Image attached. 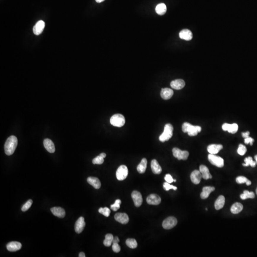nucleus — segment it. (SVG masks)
Here are the masks:
<instances>
[{
  "label": "nucleus",
  "mask_w": 257,
  "mask_h": 257,
  "mask_svg": "<svg viewBox=\"0 0 257 257\" xmlns=\"http://www.w3.org/2000/svg\"><path fill=\"white\" fill-rule=\"evenodd\" d=\"M18 145V140L15 136L9 137L4 144V151L7 155L10 156L12 155Z\"/></svg>",
  "instance_id": "1"
},
{
  "label": "nucleus",
  "mask_w": 257,
  "mask_h": 257,
  "mask_svg": "<svg viewBox=\"0 0 257 257\" xmlns=\"http://www.w3.org/2000/svg\"><path fill=\"white\" fill-rule=\"evenodd\" d=\"M182 130L184 133H188L190 136H194L202 130L199 126H193L188 122H184L182 124Z\"/></svg>",
  "instance_id": "2"
},
{
  "label": "nucleus",
  "mask_w": 257,
  "mask_h": 257,
  "mask_svg": "<svg viewBox=\"0 0 257 257\" xmlns=\"http://www.w3.org/2000/svg\"><path fill=\"white\" fill-rule=\"evenodd\" d=\"M173 125L170 123L166 124L164 127L163 133L159 136V140L162 143L168 141L173 136Z\"/></svg>",
  "instance_id": "3"
},
{
  "label": "nucleus",
  "mask_w": 257,
  "mask_h": 257,
  "mask_svg": "<svg viewBox=\"0 0 257 257\" xmlns=\"http://www.w3.org/2000/svg\"><path fill=\"white\" fill-rule=\"evenodd\" d=\"M110 123L114 126L121 127L124 125L125 119L122 114H116L111 118Z\"/></svg>",
  "instance_id": "4"
},
{
  "label": "nucleus",
  "mask_w": 257,
  "mask_h": 257,
  "mask_svg": "<svg viewBox=\"0 0 257 257\" xmlns=\"http://www.w3.org/2000/svg\"><path fill=\"white\" fill-rule=\"evenodd\" d=\"M128 173V169L126 166L124 165L120 166L116 171V178L119 181H123L127 178Z\"/></svg>",
  "instance_id": "5"
},
{
  "label": "nucleus",
  "mask_w": 257,
  "mask_h": 257,
  "mask_svg": "<svg viewBox=\"0 0 257 257\" xmlns=\"http://www.w3.org/2000/svg\"><path fill=\"white\" fill-rule=\"evenodd\" d=\"M173 155L179 160H186L188 158L189 153L188 151H181L177 148L173 149Z\"/></svg>",
  "instance_id": "6"
},
{
  "label": "nucleus",
  "mask_w": 257,
  "mask_h": 257,
  "mask_svg": "<svg viewBox=\"0 0 257 257\" xmlns=\"http://www.w3.org/2000/svg\"><path fill=\"white\" fill-rule=\"evenodd\" d=\"M208 159L209 162L213 165L216 166L218 168H221L224 167V159L219 156L210 154L208 155Z\"/></svg>",
  "instance_id": "7"
},
{
  "label": "nucleus",
  "mask_w": 257,
  "mask_h": 257,
  "mask_svg": "<svg viewBox=\"0 0 257 257\" xmlns=\"http://www.w3.org/2000/svg\"><path fill=\"white\" fill-rule=\"evenodd\" d=\"M177 222L176 218L174 217H169L163 221L162 227L164 229H171L176 225Z\"/></svg>",
  "instance_id": "8"
},
{
  "label": "nucleus",
  "mask_w": 257,
  "mask_h": 257,
  "mask_svg": "<svg viewBox=\"0 0 257 257\" xmlns=\"http://www.w3.org/2000/svg\"><path fill=\"white\" fill-rule=\"evenodd\" d=\"M132 197L135 206L137 207H140L143 202L141 193L138 191H133L132 193Z\"/></svg>",
  "instance_id": "9"
},
{
  "label": "nucleus",
  "mask_w": 257,
  "mask_h": 257,
  "mask_svg": "<svg viewBox=\"0 0 257 257\" xmlns=\"http://www.w3.org/2000/svg\"><path fill=\"white\" fill-rule=\"evenodd\" d=\"M115 220L118 222L126 224H128L129 221V218L125 213H117L114 216Z\"/></svg>",
  "instance_id": "10"
},
{
  "label": "nucleus",
  "mask_w": 257,
  "mask_h": 257,
  "mask_svg": "<svg viewBox=\"0 0 257 257\" xmlns=\"http://www.w3.org/2000/svg\"><path fill=\"white\" fill-rule=\"evenodd\" d=\"M146 201L150 205H158L161 203V198L158 195L151 194L147 198Z\"/></svg>",
  "instance_id": "11"
},
{
  "label": "nucleus",
  "mask_w": 257,
  "mask_h": 257,
  "mask_svg": "<svg viewBox=\"0 0 257 257\" xmlns=\"http://www.w3.org/2000/svg\"><path fill=\"white\" fill-rule=\"evenodd\" d=\"M85 225L84 218L82 217L79 218L75 223V231L78 234L82 232L84 229Z\"/></svg>",
  "instance_id": "12"
},
{
  "label": "nucleus",
  "mask_w": 257,
  "mask_h": 257,
  "mask_svg": "<svg viewBox=\"0 0 257 257\" xmlns=\"http://www.w3.org/2000/svg\"><path fill=\"white\" fill-rule=\"evenodd\" d=\"M45 26V23L44 21H42V20L38 21L35 24V25L33 27V31L34 34L36 35L41 34L44 29Z\"/></svg>",
  "instance_id": "13"
},
{
  "label": "nucleus",
  "mask_w": 257,
  "mask_h": 257,
  "mask_svg": "<svg viewBox=\"0 0 257 257\" xmlns=\"http://www.w3.org/2000/svg\"><path fill=\"white\" fill-rule=\"evenodd\" d=\"M222 129L224 131H228L229 133L232 134H234L237 132L238 130V125L236 123H233L232 124L228 123H224L222 126Z\"/></svg>",
  "instance_id": "14"
},
{
  "label": "nucleus",
  "mask_w": 257,
  "mask_h": 257,
  "mask_svg": "<svg viewBox=\"0 0 257 257\" xmlns=\"http://www.w3.org/2000/svg\"><path fill=\"white\" fill-rule=\"evenodd\" d=\"M202 175L199 170H195L191 173V179L193 183L198 184L200 182L202 179Z\"/></svg>",
  "instance_id": "15"
},
{
  "label": "nucleus",
  "mask_w": 257,
  "mask_h": 257,
  "mask_svg": "<svg viewBox=\"0 0 257 257\" xmlns=\"http://www.w3.org/2000/svg\"><path fill=\"white\" fill-rule=\"evenodd\" d=\"M180 38L185 41H190L193 38V34L191 31L188 29H184L179 33Z\"/></svg>",
  "instance_id": "16"
},
{
  "label": "nucleus",
  "mask_w": 257,
  "mask_h": 257,
  "mask_svg": "<svg viewBox=\"0 0 257 257\" xmlns=\"http://www.w3.org/2000/svg\"><path fill=\"white\" fill-rule=\"evenodd\" d=\"M44 146L50 153H54L55 151V144L53 141L49 139H45L44 141Z\"/></svg>",
  "instance_id": "17"
},
{
  "label": "nucleus",
  "mask_w": 257,
  "mask_h": 257,
  "mask_svg": "<svg viewBox=\"0 0 257 257\" xmlns=\"http://www.w3.org/2000/svg\"><path fill=\"white\" fill-rule=\"evenodd\" d=\"M185 85V82L183 80L181 79L174 80L170 82L171 87L173 89L177 90L183 88Z\"/></svg>",
  "instance_id": "18"
},
{
  "label": "nucleus",
  "mask_w": 257,
  "mask_h": 257,
  "mask_svg": "<svg viewBox=\"0 0 257 257\" xmlns=\"http://www.w3.org/2000/svg\"><path fill=\"white\" fill-rule=\"evenodd\" d=\"M22 246L21 243L17 242H12L8 243L6 247L9 251L13 252L20 250Z\"/></svg>",
  "instance_id": "19"
},
{
  "label": "nucleus",
  "mask_w": 257,
  "mask_h": 257,
  "mask_svg": "<svg viewBox=\"0 0 257 257\" xmlns=\"http://www.w3.org/2000/svg\"><path fill=\"white\" fill-rule=\"evenodd\" d=\"M53 215L60 218H63L65 216V211L64 209L60 207H55L51 209Z\"/></svg>",
  "instance_id": "20"
},
{
  "label": "nucleus",
  "mask_w": 257,
  "mask_h": 257,
  "mask_svg": "<svg viewBox=\"0 0 257 257\" xmlns=\"http://www.w3.org/2000/svg\"><path fill=\"white\" fill-rule=\"evenodd\" d=\"M173 91L171 89L166 88L162 89L161 91V96L162 98L164 100H169L172 97L173 95Z\"/></svg>",
  "instance_id": "21"
},
{
  "label": "nucleus",
  "mask_w": 257,
  "mask_h": 257,
  "mask_svg": "<svg viewBox=\"0 0 257 257\" xmlns=\"http://www.w3.org/2000/svg\"><path fill=\"white\" fill-rule=\"evenodd\" d=\"M223 148V146L221 144H211L207 148L208 152L211 154H217Z\"/></svg>",
  "instance_id": "22"
},
{
  "label": "nucleus",
  "mask_w": 257,
  "mask_h": 257,
  "mask_svg": "<svg viewBox=\"0 0 257 257\" xmlns=\"http://www.w3.org/2000/svg\"><path fill=\"white\" fill-rule=\"evenodd\" d=\"M199 171L202 173V177L205 180L211 179L212 176L210 173L209 169L206 166L202 165L199 167Z\"/></svg>",
  "instance_id": "23"
},
{
  "label": "nucleus",
  "mask_w": 257,
  "mask_h": 257,
  "mask_svg": "<svg viewBox=\"0 0 257 257\" xmlns=\"http://www.w3.org/2000/svg\"><path fill=\"white\" fill-rule=\"evenodd\" d=\"M87 182L96 189H99L101 187V183L98 178L90 177L87 178Z\"/></svg>",
  "instance_id": "24"
},
{
  "label": "nucleus",
  "mask_w": 257,
  "mask_h": 257,
  "mask_svg": "<svg viewBox=\"0 0 257 257\" xmlns=\"http://www.w3.org/2000/svg\"><path fill=\"white\" fill-rule=\"evenodd\" d=\"M151 168L154 174H159L162 173V169L156 159H152L151 162Z\"/></svg>",
  "instance_id": "25"
},
{
  "label": "nucleus",
  "mask_w": 257,
  "mask_h": 257,
  "mask_svg": "<svg viewBox=\"0 0 257 257\" xmlns=\"http://www.w3.org/2000/svg\"><path fill=\"white\" fill-rule=\"evenodd\" d=\"M215 190V188L210 186L204 187L202 189V192L200 194V197L202 199H206L208 198L211 192Z\"/></svg>",
  "instance_id": "26"
},
{
  "label": "nucleus",
  "mask_w": 257,
  "mask_h": 257,
  "mask_svg": "<svg viewBox=\"0 0 257 257\" xmlns=\"http://www.w3.org/2000/svg\"><path fill=\"white\" fill-rule=\"evenodd\" d=\"M225 199L223 195H221L216 199L215 202V208L217 210L222 209L224 206Z\"/></svg>",
  "instance_id": "27"
},
{
  "label": "nucleus",
  "mask_w": 257,
  "mask_h": 257,
  "mask_svg": "<svg viewBox=\"0 0 257 257\" xmlns=\"http://www.w3.org/2000/svg\"><path fill=\"white\" fill-rule=\"evenodd\" d=\"M147 165V161L146 159L143 158L141 160L140 163L138 165L137 167V170L141 174H143L146 171V168Z\"/></svg>",
  "instance_id": "28"
},
{
  "label": "nucleus",
  "mask_w": 257,
  "mask_h": 257,
  "mask_svg": "<svg viewBox=\"0 0 257 257\" xmlns=\"http://www.w3.org/2000/svg\"><path fill=\"white\" fill-rule=\"evenodd\" d=\"M243 208L242 204L240 203L236 202L234 203L231 207V211L232 213L238 214L240 213Z\"/></svg>",
  "instance_id": "29"
},
{
  "label": "nucleus",
  "mask_w": 257,
  "mask_h": 257,
  "mask_svg": "<svg viewBox=\"0 0 257 257\" xmlns=\"http://www.w3.org/2000/svg\"><path fill=\"white\" fill-rule=\"evenodd\" d=\"M155 11L158 15H163L167 12L166 5L163 3L159 4L156 6Z\"/></svg>",
  "instance_id": "30"
},
{
  "label": "nucleus",
  "mask_w": 257,
  "mask_h": 257,
  "mask_svg": "<svg viewBox=\"0 0 257 257\" xmlns=\"http://www.w3.org/2000/svg\"><path fill=\"white\" fill-rule=\"evenodd\" d=\"M114 237L111 234H107L105 236V239L103 241V244L106 247H110L112 244Z\"/></svg>",
  "instance_id": "31"
},
{
  "label": "nucleus",
  "mask_w": 257,
  "mask_h": 257,
  "mask_svg": "<svg viewBox=\"0 0 257 257\" xmlns=\"http://www.w3.org/2000/svg\"><path fill=\"white\" fill-rule=\"evenodd\" d=\"M126 244L128 247L131 249H135L138 246L136 240L135 239H128L126 241Z\"/></svg>",
  "instance_id": "32"
},
{
  "label": "nucleus",
  "mask_w": 257,
  "mask_h": 257,
  "mask_svg": "<svg viewBox=\"0 0 257 257\" xmlns=\"http://www.w3.org/2000/svg\"><path fill=\"white\" fill-rule=\"evenodd\" d=\"M255 198V194L253 192H249V191H244L243 193L240 195V198L242 199H247L248 198L253 199Z\"/></svg>",
  "instance_id": "33"
},
{
  "label": "nucleus",
  "mask_w": 257,
  "mask_h": 257,
  "mask_svg": "<svg viewBox=\"0 0 257 257\" xmlns=\"http://www.w3.org/2000/svg\"><path fill=\"white\" fill-rule=\"evenodd\" d=\"M244 162L245 163L243 164V166H244L247 167L249 166H250L252 167H255L256 166V162H254L252 159V158L251 157H248L244 159Z\"/></svg>",
  "instance_id": "34"
},
{
  "label": "nucleus",
  "mask_w": 257,
  "mask_h": 257,
  "mask_svg": "<svg viewBox=\"0 0 257 257\" xmlns=\"http://www.w3.org/2000/svg\"><path fill=\"white\" fill-rule=\"evenodd\" d=\"M99 213H100L101 214L104 215L105 217H108L110 216L111 210L107 207H105V208H100L99 209Z\"/></svg>",
  "instance_id": "35"
},
{
  "label": "nucleus",
  "mask_w": 257,
  "mask_h": 257,
  "mask_svg": "<svg viewBox=\"0 0 257 257\" xmlns=\"http://www.w3.org/2000/svg\"><path fill=\"white\" fill-rule=\"evenodd\" d=\"M121 203H122V202L120 199H117V200H115L114 204L111 205V208L114 211H117L120 208V205H121Z\"/></svg>",
  "instance_id": "36"
},
{
  "label": "nucleus",
  "mask_w": 257,
  "mask_h": 257,
  "mask_svg": "<svg viewBox=\"0 0 257 257\" xmlns=\"http://www.w3.org/2000/svg\"><path fill=\"white\" fill-rule=\"evenodd\" d=\"M246 151L247 149L244 145H242V144H240L239 145L238 151H237V152H238L239 154L242 156V155H244L245 154Z\"/></svg>",
  "instance_id": "37"
},
{
  "label": "nucleus",
  "mask_w": 257,
  "mask_h": 257,
  "mask_svg": "<svg viewBox=\"0 0 257 257\" xmlns=\"http://www.w3.org/2000/svg\"><path fill=\"white\" fill-rule=\"evenodd\" d=\"M104 162V158L100 155L97 156L92 160V163L93 164H102Z\"/></svg>",
  "instance_id": "38"
},
{
  "label": "nucleus",
  "mask_w": 257,
  "mask_h": 257,
  "mask_svg": "<svg viewBox=\"0 0 257 257\" xmlns=\"http://www.w3.org/2000/svg\"><path fill=\"white\" fill-rule=\"evenodd\" d=\"M163 188H164V190L166 191H168L170 189H173L174 191L177 190V188L176 186L171 185L170 183H169L167 182H164V184H163Z\"/></svg>",
  "instance_id": "39"
},
{
  "label": "nucleus",
  "mask_w": 257,
  "mask_h": 257,
  "mask_svg": "<svg viewBox=\"0 0 257 257\" xmlns=\"http://www.w3.org/2000/svg\"><path fill=\"white\" fill-rule=\"evenodd\" d=\"M33 204V200L31 199H29L23 205V206L22 207V210L23 211H26L29 210V208L31 207V205Z\"/></svg>",
  "instance_id": "40"
},
{
  "label": "nucleus",
  "mask_w": 257,
  "mask_h": 257,
  "mask_svg": "<svg viewBox=\"0 0 257 257\" xmlns=\"http://www.w3.org/2000/svg\"><path fill=\"white\" fill-rule=\"evenodd\" d=\"M118 243V242H112V250L116 253H118L121 251V247L119 246Z\"/></svg>",
  "instance_id": "41"
},
{
  "label": "nucleus",
  "mask_w": 257,
  "mask_h": 257,
  "mask_svg": "<svg viewBox=\"0 0 257 257\" xmlns=\"http://www.w3.org/2000/svg\"><path fill=\"white\" fill-rule=\"evenodd\" d=\"M248 179L247 178L244 176H239L237 178L236 182L239 184H242L246 183Z\"/></svg>",
  "instance_id": "42"
},
{
  "label": "nucleus",
  "mask_w": 257,
  "mask_h": 257,
  "mask_svg": "<svg viewBox=\"0 0 257 257\" xmlns=\"http://www.w3.org/2000/svg\"><path fill=\"white\" fill-rule=\"evenodd\" d=\"M164 179L166 182H168L169 183H171L172 182H173V180H174L171 175L169 174H166L165 175Z\"/></svg>",
  "instance_id": "43"
},
{
  "label": "nucleus",
  "mask_w": 257,
  "mask_h": 257,
  "mask_svg": "<svg viewBox=\"0 0 257 257\" xmlns=\"http://www.w3.org/2000/svg\"><path fill=\"white\" fill-rule=\"evenodd\" d=\"M254 139L253 138H251V137H248V138H245V140H244V143H245L248 144L250 143V145H253V143Z\"/></svg>",
  "instance_id": "44"
},
{
  "label": "nucleus",
  "mask_w": 257,
  "mask_h": 257,
  "mask_svg": "<svg viewBox=\"0 0 257 257\" xmlns=\"http://www.w3.org/2000/svg\"><path fill=\"white\" fill-rule=\"evenodd\" d=\"M249 135H250V132H247L246 133H242V136L243 137V138H247L249 137Z\"/></svg>",
  "instance_id": "45"
},
{
  "label": "nucleus",
  "mask_w": 257,
  "mask_h": 257,
  "mask_svg": "<svg viewBox=\"0 0 257 257\" xmlns=\"http://www.w3.org/2000/svg\"><path fill=\"white\" fill-rule=\"evenodd\" d=\"M79 257H85V254L84 253H83V252H80V253H79Z\"/></svg>",
  "instance_id": "46"
},
{
  "label": "nucleus",
  "mask_w": 257,
  "mask_h": 257,
  "mask_svg": "<svg viewBox=\"0 0 257 257\" xmlns=\"http://www.w3.org/2000/svg\"><path fill=\"white\" fill-rule=\"evenodd\" d=\"M100 156L103 157V158H105V157H106V154L105 153H101L100 154Z\"/></svg>",
  "instance_id": "47"
},
{
  "label": "nucleus",
  "mask_w": 257,
  "mask_h": 257,
  "mask_svg": "<svg viewBox=\"0 0 257 257\" xmlns=\"http://www.w3.org/2000/svg\"><path fill=\"white\" fill-rule=\"evenodd\" d=\"M246 185H248V186H250V185H251V182L250 181V180H248L246 182Z\"/></svg>",
  "instance_id": "48"
},
{
  "label": "nucleus",
  "mask_w": 257,
  "mask_h": 257,
  "mask_svg": "<svg viewBox=\"0 0 257 257\" xmlns=\"http://www.w3.org/2000/svg\"><path fill=\"white\" fill-rule=\"evenodd\" d=\"M95 1L97 3H101V2H103V1H104L105 0H95Z\"/></svg>",
  "instance_id": "49"
},
{
  "label": "nucleus",
  "mask_w": 257,
  "mask_h": 257,
  "mask_svg": "<svg viewBox=\"0 0 257 257\" xmlns=\"http://www.w3.org/2000/svg\"><path fill=\"white\" fill-rule=\"evenodd\" d=\"M255 159H256V163H257V155H256V156H255Z\"/></svg>",
  "instance_id": "50"
},
{
  "label": "nucleus",
  "mask_w": 257,
  "mask_h": 257,
  "mask_svg": "<svg viewBox=\"0 0 257 257\" xmlns=\"http://www.w3.org/2000/svg\"><path fill=\"white\" fill-rule=\"evenodd\" d=\"M173 181H174V182H176V180H173Z\"/></svg>",
  "instance_id": "51"
},
{
  "label": "nucleus",
  "mask_w": 257,
  "mask_h": 257,
  "mask_svg": "<svg viewBox=\"0 0 257 257\" xmlns=\"http://www.w3.org/2000/svg\"><path fill=\"white\" fill-rule=\"evenodd\" d=\"M256 193H257V189H256Z\"/></svg>",
  "instance_id": "52"
}]
</instances>
